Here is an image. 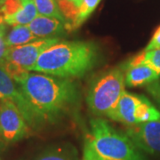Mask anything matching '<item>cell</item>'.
<instances>
[{
    "label": "cell",
    "mask_w": 160,
    "mask_h": 160,
    "mask_svg": "<svg viewBox=\"0 0 160 160\" xmlns=\"http://www.w3.org/2000/svg\"><path fill=\"white\" fill-rule=\"evenodd\" d=\"M57 4L65 20L66 29L68 30H74L75 22L78 15V7L69 0H57Z\"/></svg>",
    "instance_id": "16"
},
{
    "label": "cell",
    "mask_w": 160,
    "mask_h": 160,
    "mask_svg": "<svg viewBox=\"0 0 160 160\" xmlns=\"http://www.w3.org/2000/svg\"><path fill=\"white\" fill-rule=\"evenodd\" d=\"M30 129L14 103L10 100H0V139L5 146L27 137Z\"/></svg>",
    "instance_id": "5"
},
{
    "label": "cell",
    "mask_w": 160,
    "mask_h": 160,
    "mask_svg": "<svg viewBox=\"0 0 160 160\" xmlns=\"http://www.w3.org/2000/svg\"><path fill=\"white\" fill-rule=\"evenodd\" d=\"M102 0H82L78 7V15L74 25V30L78 29L96 9Z\"/></svg>",
    "instance_id": "18"
},
{
    "label": "cell",
    "mask_w": 160,
    "mask_h": 160,
    "mask_svg": "<svg viewBox=\"0 0 160 160\" xmlns=\"http://www.w3.org/2000/svg\"><path fill=\"white\" fill-rule=\"evenodd\" d=\"M0 100H10L20 109L23 118L31 129H38L44 126L42 120L31 104L24 96L20 86L0 68Z\"/></svg>",
    "instance_id": "6"
},
{
    "label": "cell",
    "mask_w": 160,
    "mask_h": 160,
    "mask_svg": "<svg viewBox=\"0 0 160 160\" xmlns=\"http://www.w3.org/2000/svg\"><path fill=\"white\" fill-rule=\"evenodd\" d=\"M60 41V38H38L23 46H12L9 48L6 60L16 63L29 71L32 70L40 54Z\"/></svg>",
    "instance_id": "8"
},
{
    "label": "cell",
    "mask_w": 160,
    "mask_h": 160,
    "mask_svg": "<svg viewBox=\"0 0 160 160\" xmlns=\"http://www.w3.org/2000/svg\"><path fill=\"white\" fill-rule=\"evenodd\" d=\"M0 160H1V159H0Z\"/></svg>",
    "instance_id": "31"
},
{
    "label": "cell",
    "mask_w": 160,
    "mask_h": 160,
    "mask_svg": "<svg viewBox=\"0 0 160 160\" xmlns=\"http://www.w3.org/2000/svg\"><path fill=\"white\" fill-rule=\"evenodd\" d=\"M147 90L160 104V78L151 84L148 85Z\"/></svg>",
    "instance_id": "24"
},
{
    "label": "cell",
    "mask_w": 160,
    "mask_h": 160,
    "mask_svg": "<svg viewBox=\"0 0 160 160\" xmlns=\"http://www.w3.org/2000/svg\"><path fill=\"white\" fill-rule=\"evenodd\" d=\"M126 86L138 87L149 85L160 78V75L146 64H141L125 70Z\"/></svg>",
    "instance_id": "11"
},
{
    "label": "cell",
    "mask_w": 160,
    "mask_h": 160,
    "mask_svg": "<svg viewBox=\"0 0 160 160\" xmlns=\"http://www.w3.org/2000/svg\"><path fill=\"white\" fill-rule=\"evenodd\" d=\"M92 149L103 160H147L126 133L114 129L107 121L93 118L90 121Z\"/></svg>",
    "instance_id": "3"
},
{
    "label": "cell",
    "mask_w": 160,
    "mask_h": 160,
    "mask_svg": "<svg viewBox=\"0 0 160 160\" xmlns=\"http://www.w3.org/2000/svg\"><path fill=\"white\" fill-rule=\"evenodd\" d=\"M126 77L122 67L115 68L92 81L86 95V103L92 114L107 116L114 109L125 92Z\"/></svg>",
    "instance_id": "4"
},
{
    "label": "cell",
    "mask_w": 160,
    "mask_h": 160,
    "mask_svg": "<svg viewBox=\"0 0 160 160\" xmlns=\"http://www.w3.org/2000/svg\"><path fill=\"white\" fill-rule=\"evenodd\" d=\"M6 25L5 22H0V38H5L6 33Z\"/></svg>",
    "instance_id": "26"
},
{
    "label": "cell",
    "mask_w": 160,
    "mask_h": 160,
    "mask_svg": "<svg viewBox=\"0 0 160 160\" xmlns=\"http://www.w3.org/2000/svg\"><path fill=\"white\" fill-rule=\"evenodd\" d=\"M29 29L38 38H59L66 34V23L55 18L38 15L29 23Z\"/></svg>",
    "instance_id": "10"
},
{
    "label": "cell",
    "mask_w": 160,
    "mask_h": 160,
    "mask_svg": "<svg viewBox=\"0 0 160 160\" xmlns=\"http://www.w3.org/2000/svg\"><path fill=\"white\" fill-rule=\"evenodd\" d=\"M77 149L70 144H57L43 150L35 160H78Z\"/></svg>",
    "instance_id": "12"
},
{
    "label": "cell",
    "mask_w": 160,
    "mask_h": 160,
    "mask_svg": "<svg viewBox=\"0 0 160 160\" xmlns=\"http://www.w3.org/2000/svg\"><path fill=\"white\" fill-rule=\"evenodd\" d=\"M22 6L19 11L10 16L4 17V22L11 26L26 25L28 26L38 16V10L34 0H22Z\"/></svg>",
    "instance_id": "13"
},
{
    "label": "cell",
    "mask_w": 160,
    "mask_h": 160,
    "mask_svg": "<svg viewBox=\"0 0 160 160\" xmlns=\"http://www.w3.org/2000/svg\"><path fill=\"white\" fill-rule=\"evenodd\" d=\"M9 46L6 45L5 38H0V64L5 62L7 57V53L9 51Z\"/></svg>",
    "instance_id": "25"
},
{
    "label": "cell",
    "mask_w": 160,
    "mask_h": 160,
    "mask_svg": "<svg viewBox=\"0 0 160 160\" xmlns=\"http://www.w3.org/2000/svg\"><path fill=\"white\" fill-rule=\"evenodd\" d=\"M6 45L9 47L23 46L38 39L29 29V26L17 25L13 26L11 31L5 37Z\"/></svg>",
    "instance_id": "14"
},
{
    "label": "cell",
    "mask_w": 160,
    "mask_h": 160,
    "mask_svg": "<svg viewBox=\"0 0 160 160\" xmlns=\"http://www.w3.org/2000/svg\"><path fill=\"white\" fill-rule=\"evenodd\" d=\"M136 124L160 121V111L155 108V106L145 97L144 101L139 105L135 113Z\"/></svg>",
    "instance_id": "15"
},
{
    "label": "cell",
    "mask_w": 160,
    "mask_h": 160,
    "mask_svg": "<svg viewBox=\"0 0 160 160\" xmlns=\"http://www.w3.org/2000/svg\"><path fill=\"white\" fill-rule=\"evenodd\" d=\"M0 68L16 83H20L22 80L24 79L29 74V70L23 69L20 65L12 62H10L8 60H6L5 62L1 63Z\"/></svg>",
    "instance_id": "19"
},
{
    "label": "cell",
    "mask_w": 160,
    "mask_h": 160,
    "mask_svg": "<svg viewBox=\"0 0 160 160\" xmlns=\"http://www.w3.org/2000/svg\"><path fill=\"white\" fill-rule=\"evenodd\" d=\"M4 147H5V145L3 144L2 141H1V139H0V149H2V148H4Z\"/></svg>",
    "instance_id": "29"
},
{
    "label": "cell",
    "mask_w": 160,
    "mask_h": 160,
    "mask_svg": "<svg viewBox=\"0 0 160 160\" xmlns=\"http://www.w3.org/2000/svg\"><path fill=\"white\" fill-rule=\"evenodd\" d=\"M155 49H160V26L155 31L152 38L150 39L144 51H151Z\"/></svg>",
    "instance_id": "23"
},
{
    "label": "cell",
    "mask_w": 160,
    "mask_h": 160,
    "mask_svg": "<svg viewBox=\"0 0 160 160\" xmlns=\"http://www.w3.org/2000/svg\"><path fill=\"white\" fill-rule=\"evenodd\" d=\"M0 22H4V15H3V13L1 12V11H0Z\"/></svg>",
    "instance_id": "28"
},
{
    "label": "cell",
    "mask_w": 160,
    "mask_h": 160,
    "mask_svg": "<svg viewBox=\"0 0 160 160\" xmlns=\"http://www.w3.org/2000/svg\"><path fill=\"white\" fill-rule=\"evenodd\" d=\"M17 84L44 125L62 118L79 102L78 86L70 78L29 73Z\"/></svg>",
    "instance_id": "1"
},
{
    "label": "cell",
    "mask_w": 160,
    "mask_h": 160,
    "mask_svg": "<svg viewBox=\"0 0 160 160\" xmlns=\"http://www.w3.org/2000/svg\"><path fill=\"white\" fill-rule=\"evenodd\" d=\"M81 3H82V0H81Z\"/></svg>",
    "instance_id": "30"
},
{
    "label": "cell",
    "mask_w": 160,
    "mask_h": 160,
    "mask_svg": "<svg viewBox=\"0 0 160 160\" xmlns=\"http://www.w3.org/2000/svg\"><path fill=\"white\" fill-rule=\"evenodd\" d=\"M81 160H103L101 157L98 156L97 153L94 151V149H92L88 139L86 140L84 150H83V157Z\"/></svg>",
    "instance_id": "22"
},
{
    "label": "cell",
    "mask_w": 160,
    "mask_h": 160,
    "mask_svg": "<svg viewBox=\"0 0 160 160\" xmlns=\"http://www.w3.org/2000/svg\"><path fill=\"white\" fill-rule=\"evenodd\" d=\"M125 133L142 152L160 156V121L127 126Z\"/></svg>",
    "instance_id": "7"
},
{
    "label": "cell",
    "mask_w": 160,
    "mask_h": 160,
    "mask_svg": "<svg viewBox=\"0 0 160 160\" xmlns=\"http://www.w3.org/2000/svg\"><path fill=\"white\" fill-rule=\"evenodd\" d=\"M22 6V0H0V11L4 17L16 13Z\"/></svg>",
    "instance_id": "21"
},
{
    "label": "cell",
    "mask_w": 160,
    "mask_h": 160,
    "mask_svg": "<svg viewBox=\"0 0 160 160\" xmlns=\"http://www.w3.org/2000/svg\"><path fill=\"white\" fill-rule=\"evenodd\" d=\"M145 96L137 95L125 92L120 97L115 108L108 115L110 119L120 122L126 126L136 125L135 113L139 105L142 102Z\"/></svg>",
    "instance_id": "9"
},
{
    "label": "cell",
    "mask_w": 160,
    "mask_h": 160,
    "mask_svg": "<svg viewBox=\"0 0 160 160\" xmlns=\"http://www.w3.org/2000/svg\"><path fill=\"white\" fill-rule=\"evenodd\" d=\"M99 46L90 41L59 42L40 54L32 70L62 78H80L97 66Z\"/></svg>",
    "instance_id": "2"
},
{
    "label": "cell",
    "mask_w": 160,
    "mask_h": 160,
    "mask_svg": "<svg viewBox=\"0 0 160 160\" xmlns=\"http://www.w3.org/2000/svg\"><path fill=\"white\" fill-rule=\"evenodd\" d=\"M34 2L39 15L55 18L65 22V20L59 9L57 0H34Z\"/></svg>",
    "instance_id": "17"
},
{
    "label": "cell",
    "mask_w": 160,
    "mask_h": 160,
    "mask_svg": "<svg viewBox=\"0 0 160 160\" xmlns=\"http://www.w3.org/2000/svg\"><path fill=\"white\" fill-rule=\"evenodd\" d=\"M69 1H72L73 3H75V5L78 7H79L80 5H81V0H69Z\"/></svg>",
    "instance_id": "27"
},
{
    "label": "cell",
    "mask_w": 160,
    "mask_h": 160,
    "mask_svg": "<svg viewBox=\"0 0 160 160\" xmlns=\"http://www.w3.org/2000/svg\"><path fill=\"white\" fill-rule=\"evenodd\" d=\"M142 64H146L160 75V49L143 51Z\"/></svg>",
    "instance_id": "20"
}]
</instances>
